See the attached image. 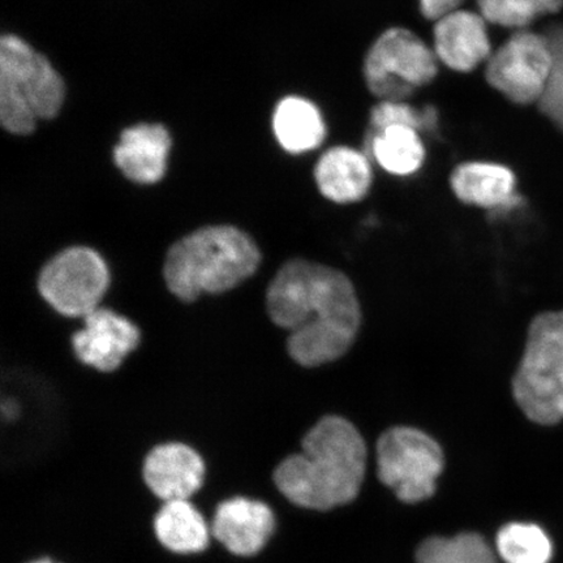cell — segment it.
Listing matches in <instances>:
<instances>
[{"instance_id": "obj_14", "label": "cell", "mask_w": 563, "mask_h": 563, "mask_svg": "<svg viewBox=\"0 0 563 563\" xmlns=\"http://www.w3.org/2000/svg\"><path fill=\"white\" fill-rule=\"evenodd\" d=\"M516 175L510 168L490 162H467L450 178L453 192L462 202L495 213L517 208L522 200L516 194Z\"/></svg>"}, {"instance_id": "obj_21", "label": "cell", "mask_w": 563, "mask_h": 563, "mask_svg": "<svg viewBox=\"0 0 563 563\" xmlns=\"http://www.w3.org/2000/svg\"><path fill=\"white\" fill-rule=\"evenodd\" d=\"M418 563H497L495 552L476 533H462L452 539L432 538L422 543Z\"/></svg>"}, {"instance_id": "obj_25", "label": "cell", "mask_w": 563, "mask_h": 563, "mask_svg": "<svg viewBox=\"0 0 563 563\" xmlns=\"http://www.w3.org/2000/svg\"><path fill=\"white\" fill-rule=\"evenodd\" d=\"M464 0H419L420 11L428 20H435L460 10Z\"/></svg>"}, {"instance_id": "obj_16", "label": "cell", "mask_w": 563, "mask_h": 563, "mask_svg": "<svg viewBox=\"0 0 563 563\" xmlns=\"http://www.w3.org/2000/svg\"><path fill=\"white\" fill-rule=\"evenodd\" d=\"M320 192L336 203L364 199L372 186V167L364 153L349 146L332 147L322 154L314 168Z\"/></svg>"}, {"instance_id": "obj_10", "label": "cell", "mask_w": 563, "mask_h": 563, "mask_svg": "<svg viewBox=\"0 0 563 563\" xmlns=\"http://www.w3.org/2000/svg\"><path fill=\"white\" fill-rule=\"evenodd\" d=\"M84 322L86 325L73 336V347L77 358L91 368L115 371L139 346L140 330L135 323L111 309L97 308L84 317Z\"/></svg>"}, {"instance_id": "obj_18", "label": "cell", "mask_w": 563, "mask_h": 563, "mask_svg": "<svg viewBox=\"0 0 563 563\" xmlns=\"http://www.w3.org/2000/svg\"><path fill=\"white\" fill-rule=\"evenodd\" d=\"M153 526L159 544L173 553H201L209 545L211 528L188 499L164 503Z\"/></svg>"}, {"instance_id": "obj_4", "label": "cell", "mask_w": 563, "mask_h": 563, "mask_svg": "<svg viewBox=\"0 0 563 563\" xmlns=\"http://www.w3.org/2000/svg\"><path fill=\"white\" fill-rule=\"evenodd\" d=\"M65 81L44 55L18 35L0 41V122L15 135H27L41 119L59 114Z\"/></svg>"}, {"instance_id": "obj_19", "label": "cell", "mask_w": 563, "mask_h": 563, "mask_svg": "<svg viewBox=\"0 0 563 563\" xmlns=\"http://www.w3.org/2000/svg\"><path fill=\"white\" fill-rule=\"evenodd\" d=\"M368 147L377 164L393 175H412L426 159L419 132L407 126L393 125L373 132Z\"/></svg>"}, {"instance_id": "obj_15", "label": "cell", "mask_w": 563, "mask_h": 563, "mask_svg": "<svg viewBox=\"0 0 563 563\" xmlns=\"http://www.w3.org/2000/svg\"><path fill=\"white\" fill-rule=\"evenodd\" d=\"M172 139L161 124H137L123 131L114 161L126 178L153 185L164 178Z\"/></svg>"}, {"instance_id": "obj_6", "label": "cell", "mask_w": 563, "mask_h": 563, "mask_svg": "<svg viewBox=\"0 0 563 563\" xmlns=\"http://www.w3.org/2000/svg\"><path fill=\"white\" fill-rule=\"evenodd\" d=\"M443 466L440 443L421 429L397 426L379 435L378 477L400 501L417 504L431 498Z\"/></svg>"}, {"instance_id": "obj_20", "label": "cell", "mask_w": 563, "mask_h": 563, "mask_svg": "<svg viewBox=\"0 0 563 563\" xmlns=\"http://www.w3.org/2000/svg\"><path fill=\"white\" fill-rule=\"evenodd\" d=\"M497 553L506 563H549L553 545L539 526L511 523L497 534Z\"/></svg>"}, {"instance_id": "obj_22", "label": "cell", "mask_w": 563, "mask_h": 563, "mask_svg": "<svg viewBox=\"0 0 563 563\" xmlns=\"http://www.w3.org/2000/svg\"><path fill=\"white\" fill-rule=\"evenodd\" d=\"M563 0H477L482 16L490 24L523 31L534 20L561 10Z\"/></svg>"}, {"instance_id": "obj_24", "label": "cell", "mask_w": 563, "mask_h": 563, "mask_svg": "<svg viewBox=\"0 0 563 563\" xmlns=\"http://www.w3.org/2000/svg\"><path fill=\"white\" fill-rule=\"evenodd\" d=\"M544 35L551 46L553 66L539 106L541 112L563 131V24L549 26Z\"/></svg>"}, {"instance_id": "obj_11", "label": "cell", "mask_w": 563, "mask_h": 563, "mask_svg": "<svg viewBox=\"0 0 563 563\" xmlns=\"http://www.w3.org/2000/svg\"><path fill=\"white\" fill-rule=\"evenodd\" d=\"M211 534L238 558H252L262 552L276 528L274 512L266 504L234 497L218 505L211 522Z\"/></svg>"}, {"instance_id": "obj_2", "label": "cell", "mask_w": 563, "mask_h": 563, "mask_svg": "<svg viewBox=\"0 0 563 563\" xmlns=\"http://www.w3.org/2000/svg\"><path fill=\"white\" fill-rule=\"evenodd\" d=\"M301 449L274 471L282 495L300 508L321 511L354 501L367 468V445L357 428L328 415L309 429Z\"/></svg>"}, {"instance_id": "obj_26", "label": "cell", "mask_w": 563, "mask_h": 563, "mask_svg": "<svg viewBox=\"0 0 563 563\" xmlns=\"http://www.w3.org/2000/svg\"><path fill=\"white\" fill-rule=\"evenodd\" d=\"M26 563H59V562H56L53 559H48V558H41V559L33 560V561H30Z\"/></svg>"}, {"instance_id": "obj_5", "label": "cell", "mask_w": 563, "mask_h": 563, "mask_svg": "<svg viewBox=\"0 0 563 563\" xmlns=\"http://www.w3.org/2000/svg\"><path fill=\"white\" fill-rule=\"evenodd\" d=\"M511 390L534 424L554 426L563 420V311L540 313L530 323Z\"/></svg>"}, {"instance_id": "obj_12", "label": "cell", "mask_w": 563, "mask_h": 563, "mask_svg": "<svg viewBox=\"0 0 563 563\" xmlns=\"http://www.w3.org/2000/svg\"><path fill=\"white\" fill-rule=\"evenodd\" d=\"M143 477L146 487L162 501H183L202 487L206 463L185 443L168 442L146 455Z\"/></svg>"}, {"instance_id": "obj_17", "label": "cell", "mask_w": 563, "mask_h": 563, "mask_svg": "<svg viewBox=\"0 0 563 563\" xmlns=\"http://www.w3.org/2000/svg\"><path fill=\"white\" fill-rule=\"evenodd\" d=\"M273 130L280 146L291 154L311 152L327 136L321 111L301 97H286L278 103L274 111Z\"/></svg>"}, {"instance_id": "obj_9", "label": "cell", "mask_w": 563, "mask_h": 563, "mask_svg": "<svg viewBox=\"0 0 563 563\" xmlns=\"http://www.w3.org/2000/svg\"><path fill=\"white\" fill-rule=\"evenodd\" d=\"M553 56L544 34L517 31L490 55L485 77L490 87L518 104H530L543 97Z\"/></svg>"}, {"instance_id": "obj_7", "label": "cell", "mask_w": 563, "mask_h": 563, "mask_svg": "<svg viewBox=\"0 0 563 563\" xmlns=\"http://www.w3.org/2000/svg\"><path fill=\"white\" fill-rule=\"evenodd\" d=\"M364 75L373 95L383 101L405 102L438 76V56L417 34L393 27L371 47Z\"/></svg>"}, {"instance_id": "obj_1", "label": "cell", "mask_w": 563, "mask_h": 563, "mask_svg": "<svg viewBox=\"0 0 563 563\" xmlns=\"http://www.w3.org/2000/svg\"><path fill=\"white\" fill-rule=\"evenodd\" d=\"M267 313L288 330V355L316 368L346 355L362 325L361 301L341 271L307 260L280 267L266 291Z\"/></svg>"}, {"instance_id": "obj_23", "label": "cell", "mask_w": 563, "mask_h": 563, "mask_svg": "<svg viewBox=\"0 0 563 563\" xmlns=\"http://www.w3.org/2000/svg\"><path fill=\"white\" fill-rule=\"evenodd\" d=\"M371 124L373 132L393 125L407 126L418 132H432L439 126V112L432 106L415 109L406 102L383 101L373 109Z\"/></svg>"}, {"instance_id": "obj_3", "label": "cell", "mask_w": 563, "mask_h": 563, "mask_svg": "<svg viewBox=\"0 0 563 563\" xmlns=\"http://www.w3.org/2000/svg\"><path fill=\"white\" fill-rule=\"evenodd\" d=\"M262 263L253 239L232 227L196 230L167 252L164 277L168 290L183 301L203 294H222L249 279Z\"/></svg>"}, {"instance_id": "obj_13", "label": "cell", "mask_w": 563, "mask_h": 563, "mask_svg": "<svg viewBox=\"0 0 563 563\" xmlns=\"http://www.w3.org/2000/svg\"><path fill=\"white\" fill-rule=\"evenodd\" d=\"M435 56L456 73H471L490 58V41L482 15L456 10L435 21Z\"/></svg>"}, {"instance_id": "obj_8", "label": "cell", "mask_w": 563, "mask_h": 563, "mask_svg": "<svg viewBox=\"0 0 563 563\" xmlns=\"http://www.w3.org/2000/svg\"><path fill=\"white\" fill-rule=\"evenodd\" d=\"M110 285V272L100 253L73 246L51 260L40 273L41 297L56 312L86 317L100 308Z\"/></svg>"}]
</instances>
